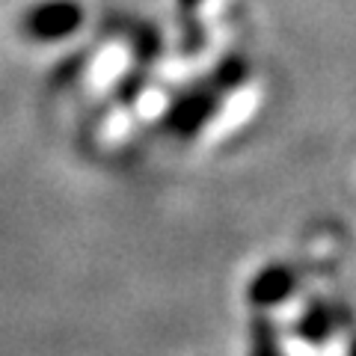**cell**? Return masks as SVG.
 Returning a JSON list of instances; mask_svg holds the SVG:
<instances>
[{
    "instance_id": "obj_1",
    "label": "cell",
    "mask_w": 356,
    "mask_h": 356,
    "mask_svg": "<svg viewBox=\"0 0 356 356\" xmlns=\"http://www.w3.org/2000/svg\"><path fill=\"white\" fill-rule=\"evenodd\" d=\"M247 74L250 69L243 63V57H226L217 69H211L205 77H199V81L187 86L184 92H178L161 119L166 137H175V140L196 137L220 113L229 92H235L247 81Z\"/></svg>"
},
{
    "instance_id": "obj_2",
    "label": "cell",
    "mask_w": 356,
    "mask_h": 356,
    "mask_svg": "<svg viewBox=\"0 0 356 356\" xmlns=\"http://www.w3.org/2000/svg\"><path fill=\"white\" fill-rule=\"evenodd\" d=\"M83 24V6L77 0H42L24 9L18 27L30 42H63Z\"/></svg>"
},
{
    "instance_id": "obj_3",
    "label": "cell",
    "mask_w": 356,
    "mask_h": 356,
    "mask_svg": "<svg viewBox=\"0 0 356 356\" xmlns=\"http://www.w3.org/2000/svg\"><path fill=\"white\" fill-rule=\"evenodd\" d=\"M297 288V273L288 264H270L264 270L255 273V280L250 282V303L259 309L280 306L282 300H288Z\"/></svg>"
},
{
    "instance_id": "obj_4",
    "label": "cell",
    "mask_w": 356,
    "mask_h": 356,
    "mask_svg": "<svg viewBox=\"0 0 356 356\" xmlns=\"http://www.w3.org/2000/svg\"><path fill=\"white\" fill-rule=\"evenodd\" d=\"M332 330H336V312H332L330 306H318V309L306 312L297 324L300 336H303L306 341H315V344H321L327 336H332Z\"/></svg>"
},
{
    "instance_id": "obj_5",
    "label": "cell",
    "mask_w": 356,
    "mask_h": 356,
    "mask_svg": "<svg viewBox=\"0 0 356 356\" xmlns=\"http://www.w3.org/2000/svg\"><path fill=\"white\" fill-rule=\"evenodd\" d=\"M252 356H280V341L267 321L252 324Z\"/></svg>"
},
{
    "instance_id": "obj_6",
    "label": "cell",
    "mask_w": 356,
    "mask_h": 356,
    "mask_svg": "<svg viewBox=\"0 0 356 356\" xmlns=\"http://www.w3.org/2000/svg\"><path fill=\"white\" fill-rule=\"evenodd\" d=\"M202 3H205V0H178V15H181L184 33H193V36H196V30H199L196 13H199V6H202Z\"/></svg>"
},
{
    "instance_id": "obj_7",
    "label": "cell",
    "mask_w": 356,
    "mask_h": 356,
    "mask_svg": "<svg viewBox=\"0 0 356 356\" xmlns=\"http://www.w3.org/2000/svg\"><path fill=\"white\" fill-rule=\"evenodd\" d=\"M348 356H356V339H353V344H350V350H348Z\"/></svg>"
}]
</instances>
